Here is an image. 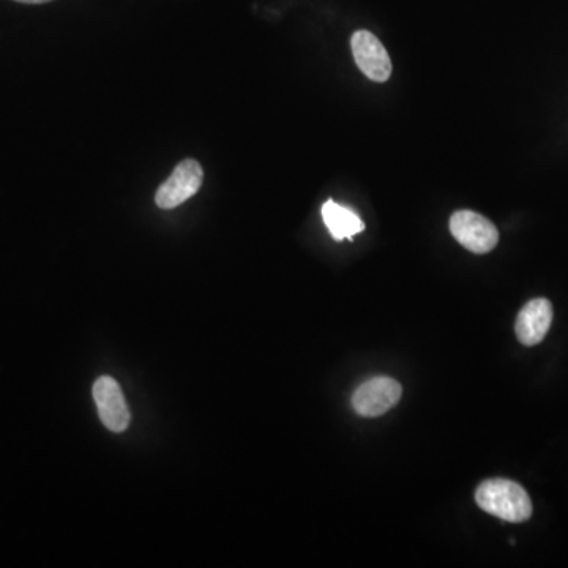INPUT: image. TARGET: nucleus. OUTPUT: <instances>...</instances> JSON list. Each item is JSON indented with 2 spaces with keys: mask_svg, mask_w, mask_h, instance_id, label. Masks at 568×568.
I'll return each instance as SVG.
<instances>
[{
  "mask_svg": "<svg viewBox=\"0 0 568 568\" xmlns=\"http://www.w3.org/2000/svg\"><path fill=\"white\" fill-rule=\"evenodd\" d=\"M475 502L483 512L507 523H524L532 516L531 497L512 480H486L475 491Z\"/></svg>",
  "mask_w": 568,
  "mask_h": 568,
  "instance_id": "f257e3e1",
  "label": "nucleus"
},
{
  "mask_svg": "<svg viewBox=\"0 0 568 568\" xmlns=\"http://www.w3.org/2000/svg\"><path fill=\"white\" fill-rule=\"evenodd\" d=\"M450 232L466 250L485 255L496 248L499 232L488 218L472 210H458L450 218Z\"/></svg>",
  "mask_w": 568,
  "mask_h": 568,
  "instance_id": "f03ea898",
  "label": "nucleus"
},
{
  "mask_svg": "<svg viewBox=\"0 0 568 568\" xmlns=\"http://www.w3.org/2000/svg\"><path fill=\"white\" fill-rule=\"evenodd\" d=\"M202 179L204 171L199 161L193 158L180 161L155 193V204L163 210L176 209L201 190Z\"/></svg>",
  "mask_w": 568,
  "mask_h": 568,
  "instance_id": "7ed1b4c3",
  "label": "nucleus"
},
{
  "mask_svg": "<svg viewBox=\"0 0 568 568\" xmlns=\"http://www.w3.org/2000/svg\"><path fill=\"white\" fill-rule=\"evenodd\" d=\"M403 395L400 382L381 376L363 382L352 395V408L362 417H379L395 406Z\"/></svg>",
  "mask_w": 568,
  "mask_h": 568,
  "instance_id": "20e7f679",
  "label": "nucleus"
},
{
  "mask_svg": "<svg viewBox=\"0 0 568 568\" xmlns=\"http://www.w3.org/2000/svg\"><path fill=\"white\" fill-rule=\"evenodd\" d=\"M352 54L363 75L374 83H385L392 76V60L379 38L368 30H357L352 35Z\"/></svg>",
  "mask_w": 568,
  "mask_h": 568,
  "instance_id": "39448f33",
  "label": "nucleus"
},
{
  "mask_svg": "<svg viewBox=\"0 0 568 568\" xmlns=\"http://www.w3.org/2000/svg\"><path fill=\"white\" fill-rule=\"evenodd\" d=\"M94 400L103 425L113 433H124L130 425V411L119 382L111 376H101L94 384Z\"/></svg>",
  "mask_w": 568,
  "mask_h": 568,
  "instance_id": "423d86ee",
  "label": "nucleus"
},
{
  "mask_svg": "<svg viewBox=\"0 0 568 568\" xmlns=\"http://www.w3.org/2000/svg\"><path fill=\"white\" fill-rule=\"evenodd\" d=\"M553 322V305L550 300L534 299L521 308L516 318V337L524 346L542 343Z\"/></svg>",
  "mask_w": 568,
  "mask_h": 568,
  "instance_id": "0eeeda50",
  "label": "nucleus"
},
{
  "mask_svg": "<svg viewBox=\"0 0 568 568\" xmlns=\"http://www.w3.org/2000/svg\"><path fill=\"white\" fill-rule=\"evenodd\" d=\"M322 218L335 240L352 239L355 234L365 229L357 213L352 212L348 207L340 206L337 202L327 201L322 206Z\"/></svg>",
  "mask_w": 568,
  "mask_h": 568,
  "instance_id": "6e6552de",
  "label": "nucleus"
},
{
  "mask_svg": "<svg viewBox=\"0 0 568 568\" xmlns=\"http://www.w3.org/2000/svg\"><path fill=\"white\" fill-rule=\"evenodd\" d=\"M15 2H19V4L40 5L48 4V2H53V0H15Z\"/></svg>",
  "mask_w": 568,
  "mask_h": 568,
  "instance_id": "1a4fd4ad",
  "label": "nucleus"
}]
</instances>
